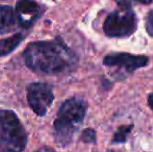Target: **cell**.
I'll list each match as a JSON object with an SVG mask.
<instances>
[{"label":"cell","instance_id":"1","mask_svg":"<svg viewBox=\"0 0 153 152\" xmlns=\"http://www.w3.org/2000/svg\"><path fill=\"white\" fill-rule=\"evenodd\" d=\"M24 63L36 73L59 75L71 72L77 65V56L64 42L39 41L28 44L23 52Z\"/></svg>","mask_w":153,"mask_h":152},{"label":"cell","instance_id":"2","mask_svg":"<svg viewBox=\"0 0 153 152\" xmlns=\"http://www.w3.org/2000/svg\"><path fill=\"white\" fill-rule=\"evenodd\" d=\"M87 114V103L80 98H70L62 104L54 121V139L57 145L66 147L73 141Z\"/></svg>","mask_w":153,"mask_h":152},{"label":"cell","instance_id":"3","mask_svg":"<svg viewBox=\"0 0 153 152\" xmlns=\"http://www.w3.org/2000/svg\"><path fill=\"white\" fill-rule=\"evenodd\" d=\"M27 134L14 112L0 110V152H22Z\"/></svg>","mask_w":153,"mask_h":152},{"label":"cell","instance_id":"4","mask_svg":"<svg viewBox=\"0 0 153 152\" xmlns=\"http://www.w3.org/2000/svg\"><path fill=\"white\" fill-rule=\"evenodd\" d=\"M137 27V19L130 7L119 8L106 17L103 31L109 38H125L132 35Z\"/></svg>","mask_w":153,"mask_h":152},{"label":"cell","instance_id":"5","mask_svg":"<svg viewBox=\"0 0 153 152\" xmlns=\"http://www.w3.org/2000/svg\"><path fill=\"white\" fill-rule=\"evenodd\" d=\"M28 104L38 116L44 117L54 100L52 89L45 82H33L27 87Z\"/></svg>","mask_w":153,"mask_h":152},{"label":"cell","instance_id":"6","mask_svg":"<svg viewBox=\"0 0 153 152\" xmlns=\"http://www.w3.org/2000/svg\"><path fill=\"white\" fill-rule=\"evenodd\" d=\"M103 64L109 68L124 71L131 74L137 69L144 68L149 64V59L144 55H133L129 53H111L104 57Z\"/></svg>","mask_w":153,"mask_h":152},{"label":"cell","instance_id":"7","mask_svg":"<svg viewBox=\"0 0 153 152\" xmlns=\"http://www.w3.org/2000/svg\"><path fill=\"white\" fill-rule=\"evenodd\" d=\"M16 16L18 24L23 28H29L39 17L40 7L33 1H19L16 4Z\"/></svg>","mask_w":153,"mask_h":152},{"label":"cell","instance_id":"8","mask_svg":"<svg viewBox=\"0 0 153 152\" xmlns=\"http://www.w3.org/2000/svg\"><path fill=\"white\" fill-rule=\"evenodd\" d=\"M18 24L15 10L10 5H0V35L12 33Z\"/></svg>","mask_w":153,"mask_h":152},{"label":"cell","instance_id":"9","mask_svg":"<svg viewBox=\"0 0 153 152\" xmlns=\"http://www.w3.org/2000/svg\"><path fill=\"white\" fill-rule=\"evenodd\" d=\"M23 40H24V36L20 35V33H17L10 38L0 40V57L5 56L10 52H13L21 44Z\"/></svg>","mask_w":153,"mask_h":152},{"label":"cell","instance_id":"10","mask_svg":"<svg viewBox=\"0 0 153 152\" xmlns=\"http://www.w3.org/2000/svg\"><path fill=\"white\" fill-rule=\"evenodd\" d=\"M132 129V125L128 126H121V127L118 129V131L115 133V136L113 138V143L118 144V143H125L126 141L127 136L129 134V132Z\"/></svg>","mask_w":153,"mask_h":152},{"label":"cell","instance_id":"11","mask_svg":"<svg viewBox=\"0 0 153 152\" xmlns=\"http://www.w3.org/2000/svg\"><path fill=\"white\" fill-rule=\"evenodd\" d=\"M80 139L85 143H95L96 142V133L91 128H88L82 132Z\"/></svg>","mask_w":153,"mask_h":152},{"label":"cell","instance_id":"12","mask_svg":"<svg viewBox=\"0 0 153 152\" xmlns=\"http://www.w3.org/2000/svg\"><path fill=\"white\" fill-rule=\"evenodd\" d=\"M146 30L151 37H153V10L146 17Z\"/></svg>","mask_w":153,"mask_h":152},{"label":"cell","instance_id":"13","mask_svg":"<svg viewBox=\"0 0 153 152\" xmlns=\"http://www.w3.org/2000/svg\"><path fill=\"white\" fill-rule=\"evenodd\" d=\"M36 152H55L54 150H53L52 148H49V147H42V148H40L39 150H36Z\"/></svg>","mask_w":153,"mask_h":152},{"label":"cell","instance_id":"14","mask_svg":"<svg viewBox=\"0 0 153 152\" xmlns=\"http://www.w3.org/2000/svg\"><path fill=\"white\" fill-rule=\"evenodd\" d=\"M148 103H149V106L153 110V94H150V95L148 96Z\"/></svg>","mask_w":153,"mask_h":152}]
</instances>
